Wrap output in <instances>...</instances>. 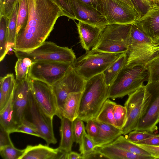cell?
Listing matches in <instances>:
<instances>
[{
  "label": "cell",
  "mask_w": 159,
  "mask_h": 159,
  "mask_svg": "<svg viewBox=\"0 0 159 159\" xmlns=\"http://www.w3.org/2000/svg\"><path fill=\"white\" fill-rule=\"evenodd\" d=\"M145 68L148 75L147 83L159 80V54L148 63Z\"/></svg>",
  "instance_id": "1f68e13d"
},
{
  "label": "cell",
  "mask_w": 159,
  "mask_h": 159,
  "mask_svg": "<svg viewBox=\"0 0 159 159\" xmlns=\"http://www.w3.org/2000/svg\"><path fill=\"white\" fill-rule=\"evenodd\" d=\"M126 53H124L114 62L103 72L106 84L110 86L113 83L121 70L126 65Z\"/></svg>",
  "instance_id": "484cf974"
},
{
  "label": "cell",
  "mask_w": 159,
  "mask_h": 159,
  "mask_svg": "<svg viewBox=\"0 0 159 159\" xmlns=\"http://www.w3.org/2000/svg\"><path fill=\"white\" fill-rule=\"evenodd\" d=\"M19 5L16 35L20 31L25 28L28 19L29 9L27 0H20Z\"/></svg>",
  "instance_id": "f546056e"
},
{
  "label": "cell",
  "mask_w": 159,
  "mask_h": 159,
  "mask_svg": "<svg viewBox=\"0 0 159 159\" xmlns=\"http://www.w3.org/2000/svg\"><path fill=\"white\" fill-rule=\"evenodd\" d=\"M84 3L98 11L102 0H80Z\"/></svg>",
  "instance_id": "7dc6e473"
},
{
  "label": "cell",
  "mask_w": 159,
  "mask_h": 159,
  "mask_svg": "<svg viewBox=\"0 0 159 159\" xmlns=\"http://www.w3.org/2000/svg\"><path fill=\"white\" fill-rule=\"evenodd\" d=\"M139 17L145 13L150 7L157 4L156 0H132Z\"/></svg>",
  "instance_id": "74e56055"
},
{
  "label": "cell",
  "mask_w": 159,
  "mask_h": 159,
  "mask_svg": "<svg viewBox=\"0 0 159 159\" xmlns=\"http://www.w3.org/2000/svg\"><path fill=\"white\" fill-rule=\"evenodd\" d=\"M31 93L28 77L23 81L16 82L12 102L13 118L18 125L20 124L25 118Z\"/></svg>",
  "instance_id": "9a60e30c"
},
{
  "label": "cell",
  "mask_w": 159,
  "mask_h": 159,
  "mask_svg": "<svg viewBox=\"0 0 159 159\" xmlns=\"http://www.w3.org/2000/svg\"><path fill=\"white\" fill-rule=\"evenodd\" d=\"M110 144L133 153L152 157L148 152L129 141L126 137L122 135Z\"/></svg>",
  "instance_id": "f1b7e54d"
},
{
  "label": "cell",
  "mask_w": 159,
  "mask_h": 159,
  "mask_svg": "<svg viewBox=\"0 0 159 159\" xmlns=\"http://www.w3.org/2000/svg\"><path fill=\"white\" fill-rule=\"evenodd\" d=\"M15 132L24 133L40 137L39 134L32 123L25 118L18 125Z\"/></svg>",
  "instance_id": "60d3db41"
},
{
  "label": "cell",
  "mask_w": 159,
  "mask_h": 159,
  "mask_svg": "<svg viewBox=\"0 0 159 159\" xmlns=\"http://www.w3.org/2000/svg\"><path fill=\"white\" fill-rule=\"evenodd\" d=\"M61 9L64 16L73 20L75 17L73 11L70 0H51Z\"/></svg>",
  "instance_id": "b9f144b4"
},
{
  "label": "cell",
  "mask_w": 159,
  "mask_h": 159,
  "mask_svg": "<svg viewBox=\"0 0 159 159\" xmlns=\"http://www.w3.org/2000/svg\"><path fill=\"white\" fill-rule=\"evenodd\" d=\"M82 93H72L68 95L62 109L60 119L64 117L73 121L78 117Z\"/></svg>",
  "instance_id": "7402d4cb"
},
{
  "label": "cell",
  "mask_w": 159,
  "mask_h": 159,
  "mask_svg": "<svg viewBox=\"0 0 159 159\" xmlns=\"http://www.w3.org/2000/svg\"><path fill=\"white\" fill-rule=\"evenodd\" d=\"M80 41L86 51L91 50L96 45L103 27L79 21L77 24Z\"/></svg>",
  "instance_id": "d6986e66"
},
{
  "label": "cell",
  "mask_w": 159,
  "mask_h": 159,
  "mask_svg": "<svg viewBox=\"0 0 159 159\" xmlns=\"http://www.w3.org/2000/svg\"><path fill=\"white\" fill-rule=\"evenodd\" d=\"M10 133L0 125V148L13 145L10 137Z\"/></svg>",
  "instance_id": "ee69618b"
},
{
  "label": "cell",
  "mask_w": 159,
  "mask_h": 159,
  "mask_svg": "<svg viewBox=\"0 0 159 159\" xmlns=\"http://www.w3.org/2000/svg\"><path fill=\"white\" fill-rule=\"evenodd\" d=\"M145 86L151 95V101L145 114L135 130L153 133L157 129L159 123V80L147 83Z\"/></svg>",
  "instance_id": "5bb4252c"
},
{
  "label": "cell",
  "mask_w": 159,
  "mask_h": 159,
  "mask_svg": "<svg viewBox=\"0 0 159 159\" xmlns=\"http://www.w3.org/2000/svg\"><path fill=\"white\" fill-rule=\"evenodd\" d=\"M157 5H159V1H158V3H157Z\"/></svg>",
  "instance_id": "f907efd6"
},
{
  "label": "cell",
  "mask_w": 159,
  "mask_h": 159,
  "mask_svg": "<svg viewBox=\"0 0 159 159\" xmlns=\"http://www.w3.org/2000/svg\"><path fill=\"white\" fill-rule=\"evenodd\" d=\"M9 18L0 16V61H2L7 53Z\"/></svg>",
  "instance_id": "4316f807"
},
{
  "label": "cell",
  "mask_w": 159,
  "mask_h": 159,
  "mask_svg": "<svg viewBox=\"0 0 159 159\" xmlns=\"http://www.w3.org/2000/svg\"><path fill=\"white\" fill-rule=\"evenodd\" d=\"M28 19L25 28L16 35L13 49L27 51L35 49L48 38L58 19L64 16L51 0H27Z\"/></svg>",
  "instance_id": "6da1fadb"
},
{
  "label": "cell",
  "mask_w": 159,
  "mask_h": 159,
  "mask_svg": "<svg viewBox=\"0 0 159 159\" xmlns=\"http://www.w3.org/2000/svg\"><path fill=\"white\" fill-rule=\"evenodd\" d=\"M94 151L105 158L112 159H152V157L138 154L127 151L111 144L95 147Z\"/></svg>",
  "instance_id": "44dd1931"
},
{
  "label": "cell",
  "mask_w": 159,
  "mask_h": 159,
  "mask_svg": "<svg viewBox=\"0 0 159 159\" xmlns=\"http://www.w3.org/2000/svg\"><path fill=\"white\" fill-rule=\"evenodd\" d=\"M85 127L87 134L93 139L98 135L99 128L93 119L88 120Z\"/></svg>",
  "instance_id": "7bdbcfd3"
},
{
  "label": "cell",
  "mask_w": 159,
  "mask_h": 159,
  "mask_svg": "<svg viewBox=\"0 0 159 159\" xmlns=\"http://www.w3.org/2000/svg\"><path fill=\"white\" fill-rule=\"evenodd\" d=\"M126 137L129 141L136 143L155 136L156 134H152L146 131H139L134 130L129 132Z\"/></svg>",
  "instance_id": "ab89813d"
},
{
  "label": "cell",
  "mask_w": 159,
  "mask_h": 159,
  "mask_svg": "<svg viewBox=\"0 0 159 159\" xmlns=\"http://www.w3.org/2000/svg\"><path fill=\"white\" fill-rule=\"evenodd\" d=\"M151 99V95L144 85L128 95L124 104L126 117L125 123L121 129L123 134H127L136 129L139 122L146 112Z\"/></svg>",
  "instance_id": "ba28073f"
},
{
  "label": "cell",
  "mask_w": 159,
  "mask_h": 159,
  "mask_svg": "<svg viewBox=\"0 0 159 159\" xmlns=\"http://www.w3.org/2000/svg\"><path fill=\"white\" fill-rule=\"evenodd\" d=\"M13 51L17 58L27 57L32 62L49 61L73 63L76 59L72 48L61 47L50 41H45L38 47L30 51Z\"/></svg>",
  "instance_id": "52a82bcc"
},
{
  "label": "cell",
  "mask_w": 159,
  "mask_h": 159,
  "mask_svg": "<svg viewBox=\"0 0 159 159\" xmlns=\"http://www.w3.org/2000/svg\"><path fill=\"white\" fill-rule=\"evenodd\" d=\"M79 145V151L83 159L94 151L95 146L93 139L87 134L84 133L80 143Z\"/></svg>",
  "instance_id": "d6a6232c"
},
{
  "label": "cell",
  "mask_w": 159,
  "mask_h": 159,
  "mask_svg": "<svg viewBox=\"0 0 159 159\" xmlns=\"http://www.w3.org/2000/svg\"><path fill=\"white\" fill-rule=\"evenodd\" d=\"M61 119L60 132L61 139L58 148L61 150L68 153L71 151L74 142L73 121L64 117H62Z\"/></svg>",
  "instance_id": "603a6c76"
},
{
  "label": "cell",
  "mask_w": 159,
  "mask_h": 159,
  "mask_svg": "<svg viewBox=\"0 0 159 159\" xmlns=\"http://www.w3.org/2000/svg\"><path fill=\"white\" fill-rule=\"evenodd\" d=\"M20 0H0V16H10Z\"/></svg>",
  "instance_id": "f35d334b"
},
{
  "label": "cell",
  "mask_w": 159,
  "mask_h": 159,
  "mask_svg": "<svg viewBox=\"0 0 159 159\" xmlns=\"http://www.w3.org/2000/svg\"><path fill=\"white\" fill-rule=\"evenodd\" d=\"M132 25L114 24L104 26L92 49L115 53H126Z\"/></svg>",
  "instance_id": "8992f818"
},
{
  "label": "cell",
  "mask_w": 159,
  "mask_h": 159,
  "mask_svg": "<svg viewBox=\"0 0 159 159\" xmlns=\"http://www.w3.org/2000/svg\"><path fill=\"white\" fill-rule=\"evenodd\" d=\"M133 143L149 153L153 159H159V146H154Z\"/></svg>",
  "instance_id": "f6af8a7d"
},
{
  "label": "cell",
  "mask_w": 159,
  "mask_h": 159,
  "mask_svg": "<svg viewBox=\"0 0 159 159\" xmlns=\"http://www.w3.org/2000/svg\"><path fill=\"white\" fill-rule=\"evenodd\" d=\"M135 143L154 146H159V134Z\"/></svg>",
  "instance_id": "bcb514c9"
},
{
  "label": "cell",
  "mask_w": 159,
  "mask_h": 159,
  "mask_svg": "<svg viewBox=\"0 0 159 159\" xmlns=\"http://www.w3.org/2000/svg\"><path fill=\"white\" fill-rule=\"evenodd\" d=\"M157 0V4L158 2L159 1V0Z\"/></svg>",
  "instance_id": "816d5d0a"
},
{
  "label": "cell",
  "mask_w": 159,
  "mask_h": 159,
  "mask_svg": "<svg viewBox=\"0 0 159 159\" xmlns=\"http://www.w3.org/2000/svg\"><path fill=\"white\" fill-rule=\"evenodd\" d=\"M119 1H122L129 6H130V7H131L133 9H134L135 11V8L132 2V0H119Z\"/></svg>",
  "instance_id": "681fc988"
},
{
  "label": "cell",
  "mask_w": 159,
  "mask_h": 159,
  "mask_svg": "<svg viewBox=\"0 0 159 159\" xmlns=\"http://www.w3.org/2000/svg\"><path fill=\"white\" fill-rule=\"evenodd\" d=\"M73 64L49 61H33L28 77L52 86L65 75Z\"/></svg>",
  "instance_id": "9c48e42d"
},
{
  "label": "cell",
  "mask_w": 159,
  "mask_h": 159,
  "mask_svg": "<svg viewBox=\"0 0 159 159\" xmlns=\"http://www.w3.org/2000/svg\"><path fill=\"white\" fill-rule=\"evenodd\" d=\"M29 78L32 95L39 107L49 116L53 118L54 116H57V101L52 86L43 82Z\"/></svg>",
  "instance_id": "4fadbf2b"
},
{
  "label": "cell",
  "mask_w": 159,
  "mask_h": 159,
  "mask_svg": "<svg viewBox=\"0 0 159 159\" xmlns=\"http://www.w3.org/2000/svg\"><path fill=\"white\" fill-rule=\"evenodd\" d=\"M148 79V71L145 67L125 66L109 87L108 98L114 100L128 95L143 85Z\"/></svg>",
  "instance_id": "5b68a950"
},
{
  "label": "cell",
  "mask_w": 159,
  "mask_h": 159,
  "mask_svg": "<svg viewBox=\"0 0 159 159\" xmlns=\"http://www.w3.org/2000/svg\"><path fill=\"white\" fill-rule=\"evenodd\" d=\"M125 66L144 67L159 54V42L153 40L134 24L129 34Z\"/></svg>",
  "instance_id": "3957f363"
},
{
  "label": "cell",
  "mask_w": 159,
  "mask_h": 159,
  "mask_svg": "<svg viewBox=\"0 0 159 159\" xmlns=\"http://www.w3.org/2000/svg\"><path fill=\"white\" fill-rule=\"evenodd\" d=\"M30 67L26 63L24 58H18L15 67L16 82L27 79Z\"/></svg>",
  "instance_id": "e575fe53"
},
{
  "label": "cell",
  "mask_w": 159,
  "mask_h": 159,
  "mask_svg": "<svg viewBox=\"0 0 159 159\" xmlns=\"http://www.w3.org/2000/svg\"><path fill=\"white\" fill-rule=\"evenodd\" d=\"M85 82L72 65L65 75L51 86L57 101L59 118H61V112L67 96L71 93L83 92Z\"/></svg>",
  "instance_id": "8fae6325"
},
{
  "label": "cell",
  "mask_w": 159,
  "mask_h": 159,
  "mask_svg": "<svg viewBox=\"0 0 159 159\" xmlns=\"http://www.w3.org/2000/svg\"><path fill=\"white\" fill-rule=\"evenodd\" d=\"M83 159L82 156L80 154L77 152L70 151L67 155V159Z\"/></svg>",
  "instance_id": "c3c4849f"
},
{
  "label": "cell",
  "mask_w": 159,
  "mask_h": 159,
  "mask_svg": "<svg viewBox=\"0 0 159 159\" xmlns=\"http://www.w3.org/2000/svg\"><path fill=\"white\" fill-rule=\"evenodd\" d=\"M113 114L116 126L121 129L126 120V109L125 107L116 103L114 107Z\"/></svg>",
  "instance_id": "d590c367"
},
{
  "label": "cell",
  "mask_w": 159,
  "mask_h": 159,
  "mask_svg": "<svg viewBox=\"0 0 159 159\" xmlns=\"http://www.w3.org/2000/svg\"><path fill=\"white\" fill-rule=\"evenodd\" d=\"M123 53H111L91 49L76 58L73 65L78 74L86 80L103 73Z\"/></svg>",
  "instance_id": "277c9868"
},
{
  "label": "cell",
  "mask_w": 159,
  "mask_h": 159,
  "mask_svg": "<svg viewBox=\"0 0 159 159\" xmlns=\"http://www.w3.org/2000/svg\"><path fill=\"white\" fill-rule=\"evenodd\" d=\"M98 11L105 17L108 24H134L139 18L134 9L119 0H102Z\"/></svg>",
  "instance_id": "30bf717a"
},
{
  "label": "cell",
  "mask_w": 159,
  "mask_h": 159,
  "mask_svg": "<svg viewBox=\"0 0 159 159\" xmlns=\"http://www.w3.org/2000/svg\"><path fill=\"white\" fill-rule=\"evenodd\" d=\"M70 0L75 20L98 26L108 24L105 17L96 9L80 0Z\"/></svg>",
  "instance_id": "2e32d148"
},
{
  "label": "cell",
  "mask_w": 159,
  "mask_h": 159,
  "mask_svg": "<svg viewBox=\"0 0 159 159\" xmlns=\"http://www.w3.org/2000/svg\"><path fill=\"white\" fill-rule=\"evenodd\" d=\"M154 40L159 42V5L149 7L134 23Z\"/></svg>",
  "instance_id": "e0dca14e"
},
{
  "label": "cell",
  "mask_w": 159,
  "mask_h": 159,
  "mask_svg": "<svg viewBox=\"0 0 159 159\" xmlns=\"http://www.w3.org/2000/svg\"><path fill=\"white\" fill-rule=\"evenodd\" d=\"M25 149H20L14 145H8L0 148V154L4 159H20Z\"/></svg>",
  "instance_id": "836d02e7"
},
{
  "label": "cell",
  "mask_w": 159,
  "mask_h": 159,
  "mask_svg": "<svg viewBox=\"0 0 159 159\" xmlns=\"http://www.w3.org/2000/svg\"><path fill=\"white\" fill-rule=\"evenodd\" d=\"M109 87L106 84L103 73L86 80L78 117L86 122L95 119L108 98Z\"/></svg>",
  "instance_id": "7a4b0ae2"
},
{
  "label": "cell",
  "mask_w": 159,
  "mask_h": 159,
  "mask_svg": "<svg viewBox=\"0 0 159 159\" xmlns=\"http://www.w3.org/2000/svg\"><path fill=\"white\" fill-rule=\"evenodd\" d=\"M26 113L30 116V120H28L32 123L40 137L45 141L47 145L56 143L57 140L53 129V118L46 115L39 107L33 97L31 91Z\"/></svg>",
  "instance_id": "7c38bea8"
},
{
  "label": "cell",
  "mask_w": 159,
  "mask_h": 159,
  "mask_svg": "<svg viewBox=\"0 0 159 159\" xmlns=\"http://www.w3.org/2000/svg\"><path fill=\"white\" fill-rule=\"evenodd\" d=\"M0 110L6 105L13 95L16 84L13 74H8L0 80Z\"/></svg>",
  "instance_id": "cb8c5ba5"
},
{
  "label": "cell",
  "mask_w": 159,
  "mask_h": 159,
  "mask_svg": "<svg viewBox=\"0 0 159 159\" xmlns=\"http://www.w3.org/2000/svg\"><path fill=\"white\" fill-rule=\"evenodd\" d=\"M99 128L98 136L93 140L95 147L110 144L122 134L121 129L113 125L93 119Z\"/></svg>",
  "instance_id": "ffe728a7"
},
{
  "label": "cell",
  "mask_w": 159,
  "mask_h": 159,
  "mask_svg": "<svg viewBox=\"0 0 159 159\" xmlns=\"http://www.w3.org/2000/svg\"><path fill=\"white\" fill-rule=\"evenodd\" d=\"M72 129L74 142L80 143L84 133L86 131L84 121L77 117L73 121Z\"/></svg>",
  "instance_id": "8d00e7d4"
},
{
  "label": "cell",
  "mask_w": 159,
  "mask_h": 159,
  "mask_svg": "<svg viewBox=\"0 0 159 159\" xmlns=\"http://www.w3.org/2000/svg\"><path fill=\"white\" fill-rule=\"evenodd\" d=\"M25 149V152L20 159H67L68 153L58 148H53L47 145L41 144L28 145Z\"/></svg>",
  "instance_id": "ac0fdd59"
},
{
  "label": "cell",
  "mask_w": 159,
  "mask_h": 159,
  "mask_svg": "<svg viewBox=\"0 0 159 159\" xmlns=\"http://www.w3.org/2000/svg\"><path fill=\"white\" fill-rule=\"evenodd\" d=\"M13 95L5 106L0 110V125L10 134L15 132L18 125L15 122L13 118Z\"/></svg>",
  "instance_id": "d4e9b609"
},
{
  "label": "cell",
  "mask_w": 159,
  "mask_h": 159,
  "mask_svg": "<svg viewBox=\"0 0 159 159\" xmlns=\"http://www.w3.org/2000/svg\"><path fill=\"white\" fill-rule=\"evenodd\" d=\"M116 104L108 98L104 103L95 119L99 121L116 126L113 109Z\"/></svg>",
  "instance_id": "83f0119b"
},
{
  "label": "cell",
  "mask_w": 159,
  "mask_h": 159,
  "mask_svg": "<svg viewBox=\"0 0 159 159\" xmlns=\"http://www.w3.org/2000/svg\"><path fill=\"white\" fill-rule=\"evenodd\" d=\"M19 3L15 7L9 16L8 26V47H13L15 44L17 27V15Z\"/></svg>",
  "instance_id": "4dcf8cb0"
}]
</instances>
